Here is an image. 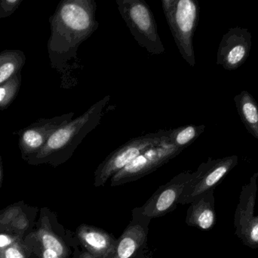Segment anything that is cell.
Instances as JSON below:
<instances>
[{"label":"cell","instance_id":"6da1fadb","mask_svg":"<svg viewBox=\"0 0 258 258\" xmlns=\"http://www.w3.org/2000/svg\"><path fill=\"white\" fill-rule=\"evenodd\" d=\"M95 0H63L49 18L51 36L48 41L51 68L61 75L65 87L74 86L71 74L81 68L77 51L99 27Z\"/></svg>","mask_w":258,"mask_h":258},{"label":"cell","instance_id":"7a4b0ae2","mask_svg":"<svg viewBox=\"0 0 258 258\" xmlns=\"http://www.w3.org/2000/svg\"><path fill=\"white\" fill-rule=\"evenodd\" d=\"M110 100V95H106L83 115L56 130L45 145L36 154L29 158V163L57 165L66 162L85 137L99 125L103 112Z\"/></svg>","mask_w":258,"mask_h":258},{"label":"cell","instance_id":"3957f363","mask_svg":"<svg viewBox=\"0 0 258 258\" xmlns=\"http://www.w3.org/2000/svg\"><path fill=\"white\" fill-rule=\"evenodd\" d=\"M162 7L182 58L189 66H195L192 39L200 18L198 3L194 0H162Z\"/></svg>","mask_w":258,"mask_h":258},{"label":"cell","instance_id":"277c9868","mask_svg":"<svg viewBox=\"0 0 258 258\" xmlns=\"http://www.w3.org/2000/svg\"><path fill=\"white\" fill-rule=\"evenodd\" d=\"M116 3L119 14L140 46L152 56L163 54L165 46L149 5L144 0H116Z\"/></svg>","mask_w":258,"mask_h":258},{"label":"cell","instance_id":"5b68a950","mask_svg":"<svg viewBox=\"0 0 258 258\" xmlns=\"http://www.w3.org/2000/svg\"><path fill=\"white\" fill-rule=\"evenodd\" d=\"M169 135V130H160L133 138L109 154L97 168L95 186H104L109 179L133 162L149 148L160 143Z\"/></svg>","mask_w":258,"mask_h":258},{"label":"cell","instance_id":"8992f818","mask_svg":"<svg viewBox=\"0 0 258 258\" xmlns=\"http://www.w3.org/2000/svg\"><path fill=\"white\" fill-rule=\"evenodd\" d=\"M237 164L238 157L236 156L215 160L209 158L207 162L202 164L197 171L194 173L192 178L183 189L177 203L188 204L194 202L202 195L213 190V188Z\"/></svg>","mask_w":258,"mask_h":258},{"label":"cell","instance_id":"52a82bcc","mask_svg":"<svg viewBox=\"0 0 258 258\" xmlns=\"http://www.w3.org/2000/svg\"><path fill=\"white\" fill-rule=\"evenodd\" d=\"M169 136V135H168ZM183 150L174 146L168 137L149 148L112 177L111 186H119L147 176L169 162Z\"/></svg>","mask_w":258,"mask_h":258},{"label":"cell","instance_id":"ba28073f","mask_svg":"<svg viewBox=\"0 0 258 258\" xmlns=\"http://www.w3.org/2000/svg\"><path fill=\"white\" fill-rule=\"evenodd\" d=\"M74 115V112H70L51 118H41L18 131V147L23 159L28 160L36 154L56 130L72 121Z\"/></svg>","mask_w":258,"mask_h":258},{"label":"cell","instance_id":"9c48e42d","mask_svg":"<svg viewBox=\"0 0 258 258\" xmlns=\"http://www.w3.org/2000/svg\"><path fill=\"white\" fill-rule=\"evenodd\" d=\"M251 33L246 28L233 27L223 36L217 53V65L227 71L242 66L249 56Z\"/></svg>","mask_w":258,"mask_h":258},{"label":"cell","instance_id":"30bf717a","mask_svg":"<svg viewBox=\"0 0 258 258\" xmlns=\"http://www.w3.org/2000/svg\"><path fill=\"white\" fill-rule=\"evenodd\" d=\"M194 173L183 172L161 186L141 208V215L147 218L163 216L177 203L183 189L192 178Z\"/></svg>","mask_w":258,"mask_h":258},{"label":"cell","instance_id":"8fae6325","mask_svg":"<svg viewBox=\"0 0 258 258\" xmlns=\"http://www.w3.org/2000/svg\"><path fill=\"white\" fill-rule=\"evenodd\" d=\"M257 174L253 177L252 188L256 183ZM251 192L247 198H244L245 204H239L236 213L235 224L236 227V234L250 247L258 248V216H254V198L255 191Z\"/></svg>","mask_w":258,"mask_h":258},{"label":"cell","instance_id":"7c38bea8","mask_svg":"<svg viewBox=\"0 0 258 258\" xmlns=\"http://www.w3.org/2000/svg\"><path fill=\"white\" fill-rule=\"evenodd\" d=\"M77 235L80 242L94 258H108L116 247V241L108 233L95 227L80 226Z\"/></svg>","mask_w":258,"mask_h":258},{"label":"cell","instance_id":"4fadbf2b","mask_svg":"<svg viewBox=\"0 0 258 258\" xmlns=\"http://www.w3.org/2000/svg\"><path fill=\"white\" fill-rule=\"evenodd\" d=\"M214 201L213 190H211L192 202L186 217L188 225L204 230L212 228L215 222Z\"/></svg>","mask_w":258,"mask_h":258},{"label":"cell","instance_id":"5bb4252c","mask_svg":"<svg viewBox=\"0 0 258 258\" xmlns=\"http://www.w3.org/2000/svg\"><path fill=\"white\" fill-rule=\"evenodd\" d=\"M236 109L246 130L258 139V104L254 97L244 90L234 97Z\"/></svg>","mask_w":258,"mask_h":258},{"label":"cell","instance_id":"9a60e30c","mask_svg":"<svg viewBox=\"0 0 258 258\" xmlns=\"http://www.w3.org/2000/svg\"><path fill=\"white\" fill-rule=\"evenodd\" d=\"M146 233L139 225L131 226L116 242V247L108 258H130L144 244Z\"/></svg>","mask_w":258,"mask_h":258},{"label":"cell","instance_id":"2e32d148","mask_svg":"<svg viewBox=\"0 0 258 258\" xmlns=\"http://www.w3.org/2000/svg\"><path fill=\"white\" fill-rule=\"evenodd\" d=\"M26 62V56L21 50L6 49L0 53V85L21 73Z\"/></svg>","mask_w":258,"mask_h":258},{"label":"cell","instance_id":"e0dca14e","mask_svg":"<svg viewBox=\"0 0 258 258\" xmlns=\"http://www.w3.org/2000/svg\"><path fill=\"white\" fill-rule=\"evenodd\" d=\"M205 125L196 126L194 124L170 129L168 139L174 146L183 151L197 139L205 131Z\"/></svg>","mask_w":258,"mask_h":258},{"label":"cell","instance_id":"ac0fdd59","mask_svg":"<svg viewBox=\"0 0 258 258\" xmlns=\"http://www.w3.org/2000/svg\"><path fill=\"white\" fill-rule=\"evenodd\" d=\"M21 74L18 73L12 79L0 85V112L7 109L16 98L21 85Z\"/></svg>","mask_w":258,"mask_h":258},{"label":"cell","instance_id":"d6986e66","mask_svg":"<svg viewBox=\"0 0 258 258\" xmlns=\"http://www.w3.org/2000/svg\"><path fill=\"white\" fill-rule=\"evenodd\" d=\"M38 236L44 249L54 251L60 258L67 257L68 254V248L54 233L46 229H41L38 233Z\"/></svg>","mask_w":258,"mask_h":258},{"label":"cell","instance_id":"ffe728a7","mask_svg":"<svg viewBox=\"0 0 258 258\" xmlns=\"http://www.w3.org/2000/svg\"><path fill=\"white\" fill-rule=\"evenodd\" d=\"M23 0H0V18H6L15 13Z\"/></svg>","mask_w":258,"mask_h":258},{"label":"cell","instance_id":"44dd1931","mask_svg":"<svg viewBox=\"0 0 258 258\" xmlns=\"http://www.w3.org/2000/svg\"><path fill=\"white\" fill-rule=\"evenodd\" d=\"M0 258H25L19 243L15 241L12 245L0 248Z\"/></svg>","mask_w":258,"mask_h":258},{"label":"cell","instance_id":"7402d4cb","mask_svg":"<svg viewBox=\"0 0 258 258\" xmlns=\"http://www.w3.org/2000/svg\"><path fill=\"white\" fill-rule=\"evenodd\" d=\"M15 242V239L6 234H0V248H6Z\"/></svg>","mask_w":258,"mask_h":258},{"label":"cell","instance_id":"603a6c76","mask_svg":"<svg viewBox=\"0 0 258 258\" xmlns=\"http://www.w3.org/2000/svg\"><path fill=\"white\" fill-rule=\"evenodd\" d=\"M42 258H60L54 251L51 250L44 249L42 252Z\"/></svg>","mask_w":258,"mask_h":258},{"label":"cell","instance_id":"cb8c5ba5","mask_svg":"<svg viewBox=\"0 0 258 258\" xmlns=\"http://www.w3.org/2000/svg\"><path fill=\"white\" fill-rule=\"evenodd\" d=\"M2 176H3V162H2V158L0 156V183H1Z\"/></svg>","mask_w":258,"mask_h":258}]
</instances>
